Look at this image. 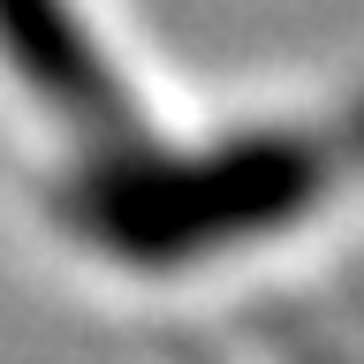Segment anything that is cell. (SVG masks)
I'll list each match as a JSON object with an SVG mask.
<instances>
[{"label": "cell", "mask_w": 364, "mask_h": 364, "mask_svg": "<svg viewBox=\"0 0 364 364\" xmlns=\"http://www.w3.org/2000/svg\"><path fill=\"white\" fill-rule=\"evenodd\" d=\"M0 61L38 91L46 107L76 122L84 136H99L107 152L129 144V99L114 84L99 38L84 31V16L68 0H0Z\"/></svg>", "instance_id": "obj_2"}, {"label": "cell", "mask_w": 364, "mask_h": 364, "mask_svg": "<svg viewBox=\"0 0 364 364\" xmlns=\"http://www.w3.org/2000/svg\"><path fill=\"white\" fill-rule=\"evenodd\" d=\"M326 152L311 136L266 129L205 152H107L68 190V228L122 266H190L250 235L289 228L326 190Z\"/></svg>", "instance_id": "obj_1"}]
</instances>
